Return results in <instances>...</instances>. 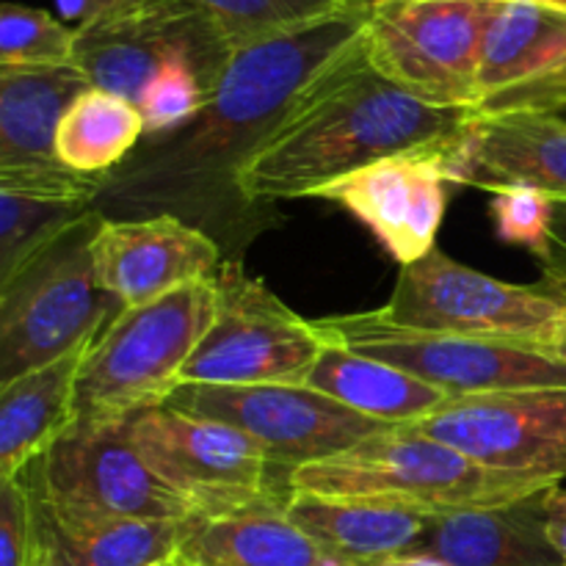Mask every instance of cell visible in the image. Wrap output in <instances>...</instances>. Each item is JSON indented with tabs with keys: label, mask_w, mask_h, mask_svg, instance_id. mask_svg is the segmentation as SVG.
I'll use <instances>...</instances> for the list:
<instances>
[{
	"label": "cell",
	"mask_w": 566,
	"mask_h": 566,
	"mask_svg": "<svg viewBox=\"0 0 566 566\" xmlns=\"http://www.w3.org/2000/svg\"><path fill=\"white\" fill-rule=\"evenodd\" d=\"M166 566H180V564H177V562H171V564H166Z\"/></svg>",
	"instance_id": "obj_40"
},
{
	"label": "cell",
	"mask_w": 566,
	"mask_h": 566,
	"mask_svg": "<svg viewBox=\"0 0 566 566\" xmlns=\"http://www.w3.org/2000/svg\"><path fill=\"white\" fill-rule=\"evenodd\" d=\"M497 0H381L365 22L376 72L442 108H475L481 48Z\"/></svg>",
	"instance_id": "obj_10"
},
{
	"label": "cell",
	"mask_w": 566,
	"mask_h": 566,
	"mask_svg": "<svg viewBox=\"0 0 566 566\" xmlns=\"http://www.w3.org/2000/svg\"><path fill=\"white\" fill-rule=\"evenodd\" d=\"M77 31L33 6H0V70H50L75 64Z\"/></svg>",
	"instance_id": "obj_28"
},
{
	"label": "cell",
	"mask_w": 566,
	"mask_h": 566,
	"mask_svg": "<svg viewBox=\"0 0 566 566\" xmlns=\"http://www.w3.org/2000/svg\"><path fill=\"white\" fill-rule=\"evenodd\" d=\"M36 523L25 479L0 481V566H33Z\"/></svg>",
	"instance_id": "obj_32"
},
{
	"label": "cell",
	"mask_w": 566,
	"mask_h": 566,
	"mask_svg": "<svg viewBox=\"0 0 566 566\" xmlns=\"http://www.w3.org/2000/svg\"><path fill=\"white\" fill-rule=\"evenodd\" d=\"M166 403L243 431L285 475L396 429L304 385H180Z\"/></svg>",
	"instance_id": "obj_11"
},
{
	"label": "cell",
	"mask_w": 566,
	"mask_h": 566,
	"mask_svg": "<svg viewBox=\"0 0 566 566\" xmlns=\"http://www.w3.org/2000/svg\"><path fill=\"white\" fill-rule=\"evenodd\" d=\"M545 523L547 539L556 547L558 556L566 562V490L564 486H551L545 495Z\"/></svg>",
	"instance_id": "obj_35"
},
{
	"label": "cell",
	"mask_w": 566,
	"mask_h": 566,
	"mask_svg": "<svg viewBox=\"0 0 566 566\" xmlns=\"http://www.w3.org/2000/svg\"><path fill=\"white\" fill-rule=\"evenodd\" d=\"M528 3H545V6H556V9H566V0H528Z\"/></svg>",
	"instance_id": "obj_39"
},
{
	"label": "cell",
	"mask_w": 566,
	"mask_h": 566,
	"mask_svg": "<svg viewBox=\"0 0 566 566\" xmlns=\"http://www.w3.org/2000/svg\"><path fill=\"white\" fill-rule=\"evenodd\" d=\"M232 44L191 0H149L127 14L77 31L75 66L92 86L138 105L166 64H186L208 97L232 59Z\"/></svg>",
	"instance_id": "obj_12"
},
{
	"label": "cell",
	"mask_w": 566,
	"mask_h": 566,
	"mask_svg": "<svg viewBox=\"0 0 566 566\" xmlns=\"http://www.w3.org/2000/svg\"><path fill=\"white\" fill-rule=\"evenodd\" d=\"M216 313L182 368L180 385H304L324 337L238 258H224Z\"/></svg>",
	"instance_id": "obj_7"
},
{
	"label": "cell",
	"mask_w": 566,
	"mask_h": 566,
	"mask_svg": "<svg viewBox=\"0 0 566 566\" xmlns=\"http://www.w3.org/2000/svg\"><path fill=\"white\" fill-rule=\"evenodd\" d=\"M446 164L453 186H531L566 202V116H475Z\"/></svg>",
	"instance_id": "obj_19"
},
{
	"label": "cell",
	"mask_w": 566,
	"mask_h": 566,
	"mask_svg": "<svg viewBox=\"0 0 566 566\" xmlns=\"http://www.w3.org/2000/svg\"><path fill=\"white\" fill-rule=\"evenodd\" d=\"M213 280L193 282L144 307H122L105 324L77 374L72 426L122 423L169 401L213 321Z\"/></svg>",
	"instance_id": "obj_3"
},
{
	"label": "cell",
	"mask_w": 566,
	"mask_h": 566,
	"mask_svg": "<svg viewBox=\"0 0 566 566\" xmlns=\"http://www.w3.org/2000/svg\"><path fill=\"white\" fill-rule=\"evenodd\" d=\"M401 429L446 442L490 470L553 486L566 479V387L451 398Z\"/></svg>",
	"instance_id": "obj_14"
},
{
	"label": "cell",
	"mask_w": 566,
	"mask_h": 566,
	"mask_svg": "<svg viewBox=\"0 0 566 566\" xmlns=\"http://www.w3.org/2000/svg\"><path fill=\"white\" fill-rule=\"evenodd\" d=\"M381 313L409 329L531 346L566 315V287L551 280L514 285L431 249L398 271Z\"/></svg>",
	"instance_id": "obj_8"
},
{
	"label": "cell",
	"mask_w": 566,
	"mask_h": 566,
	"mask_svg": "<svg viewBox=\"0 0 566 566\" xmlns=\"http://www.w3.org/2000/svg\"><path fill=\"white\" fill-rule=\"evenodd\" d=\"M365 22L363 11H340L238 48L193 122L144 138L105 177L97 197L105 219L171 213L213 235L224 252H243L269 224V213L243 199V169L310 86L363 42Z\"/></svg>",
	"instance_id": "obj_1"
},
{
	"label": "cell",
	"mask_w": 566,
	"mask_h": 566,
	"mask_svg": "<svg viewBox=\"0 0 566 566\" xmlns=\"http://www.w3.org/2000/svg\"><path fill=\"white\" fill-rule=\"evenodd\" d=\"M44 497L77 512L127 520H191L193 512L138 453L130 420L70 426L25 468Z\"/></svg>",
	"instance_id": "obj_13"
},
{
	"label": "cell",
	"mask_w": 566,
	"mask_h": 566,
	"mask_svg": "<svg viewBox=\"0 0 566 566\" xmlns=\"http://www.w3.org/2000/svg\"><path fill=\"white\" fill-rule=\"evenodd\" d=\"M451 147L376 160L318 188L313 199L346 208L379 238L401 269L412 265L437 249L448 210V186H453L446 164Z\"/></svg>",
	"instance_id": "obj_17"
},
{
	"label": "cell",
	"mask_w": 566,
	"mask_h": 566,
	"mask_svg": "<svg viewBox=\"0 0 566 566\" xmlns=\"http://www.w3.org/2000/svg\"><path fill=\"white\" fill-rule=\"evenodd\" d=\"M92 340L0 385V481L20 475L72 426L75 385Z\"/></svg>",
	"instance_id": "obj_23"
},
{
	"label": "cell",
	"mask_w": 566,
	"mask_h": 566,
	"mask_svg": "<svg viewBox=\"0 0 566 566\" xmlns=\"http://www.w3.org/2000/svg\"><path fill=\"white\" fill-rule=\"evenodd\" d=\"M147 3L149 0H55V9L66 25L81 31V28L97 25V22L136 11Z\"/></svg>",
	"instance_id": "obj_33"
},
{
	"label": "cell",
	"mask_w": 566,
	"mask_h": 566,
	"mask_svg": "<svg viewBox=\"0 0 566 566\" xmlns=\"http://www.w3.org/2000/svg\"><path fill=\"white\" fill-rule=\"evenodd\" d=\"M566 111V9L497 0L481 48L475 116Z\"/></svg>",
	"instance_id": "obj_16"
},
{
	"label": "cell",
	"mask_w": 566,
	"mask_h": 566,
	"mask_svg": "<svg viewBox=\"0 0 566 566\" xmlns=\"http://www.w3.org/2000/svg\"><path fill=\"white\" fill-rule=\"evenodd\" d=\"M191 3L224 33L232 50L296 31L340 11H354L343 0H191Z\"/></svg>",
	"instance_id": "obj_27"
},
{
	"label": "cell",
	"mask_w": 566,
	"mask_h": 566,
	"mask_svg": "<svg viewBox=\"0 0 566 566\" xmlns=\"http://www.w3.org/2000/svg\"><path fill=\"white\" fill-rule=\"evenodd\" d=\"M475 119L442 108L387 81L365 55V36L310 86L241 175V193L258 213L285 199H313L318 188L376 160L448 149Z\"/></svg>",
	"instance_id": "obj_2"
},
{
	"label": "cell",
	"mask_w": 566,
	"mask_h": 566,
	"mask_svg": "<svg viewBox=\"0 0 566 566\" xmlns=\"http://www.w3.org/2000/svg\"><path fill=\"white\" fill-rule=\"evenodd\" d=\"M33 501V566H166L177 558L188 520H127L61 506L22 470ZM193 520V517H191Z\"/></svg>",
	"instance_id": "obj_20"
},
{
	"label": "cell",
	"mask_w": 566,
	"mask_h": 566,
	"mask_svg": "<svg viewBox=\"0 0 566 566\" xmlns=\"http://www.w3.org/2000/svg\"><path fill=\"white\" fill-rule=\"evenodd\" d=\"M531 348H536V352L547 354L551 359H558V363L566 365V315L551 332H545L539 340L531 343Z\"/></svg>",
	"instance_id": "obj_36"
},
{
	"label": "cell",
	"mask_w": 566,
	"mask_h": 566,
	"mask_svg": "<svg viewBox=\"0 0 566 566\" xmlns=\"http://www.w3.org/2000/svg\"><path fill=\"white\" fill-rule=\"evenodd\" d=\"M130 434L144 462L191 506L193 517L285 509L291 501V475L232 426L160 403L130 420Z\"/></svg>",
	"instance_id": "obj_6"
},
{
	"label": "cell",
	"mask_w": 566,
	"mask_h": 566,
	"mask_svg": "<svg viewBox=\"0 0 566 566\" xmlns=\"http://www.w3.org/2000/svg\"><path fill=\"white\" fill-rule=\"evenodd\" d=\"M175 562L180 566H335L291 523L285 509L188 520Z\"/></svg>",
	"instance_id": "obj_25"
},
{
	"label": "cell",
	"mask_w": 566,
	"mask_h": 566,
	"mask_svg": "<svg viewBox=\"0 0 566 566\" xmlns=\"http://www.w3.org/2000/svg\"><path fill=\"white\" fill-rule=\"evenodd\" d=\"M88 208L94 205L0 191V282L9 280L31 254L81 219Z\"/></svg>",
	"instance_id": "obj_29"
},
{
	"label": "cell",
	"mask_w": 566,
	"mask_h": 566,
	"mask_svg": "<svg viewBox=\"0 0 566 566\" xmlns=\"http://www.w3.org/2000/svg\"><path fill=\"white\" fill-rule=\"evenodd\" d=\"M363 566H451L440 558L429 556V553H403V556H390V558H381V562H370Z\"/></svg>",
	"instance_id": "obj_37"
},
{
	"label": "cell",
	"mask_w": 566,
	"mask_h": 566,
	"mask_svg": "<svg viewBox=\"0 0 566 566\" xmlns=\"http://www.w3.org/2000/svg\"><path fill=\"white\" fill-rule=\"evenodd\" d=\"M103 221L94 205L0 282V385L94 340L122 310L94 271Z\"/></svg>",
	"instance_id": "obj_4"
},
{
	"label": "cell",
	"mask_w": 566,
	"mask_h": 566,
	"mask_svg": "<svg viewBox=\"0 0 566 566\" xmlns=\"http://www.w3.org/2000/svg\"><path fill=\"white\" fill-rule=\"evenodd\" d=\"M343 3H346L348 9H354V11H363V14H368V11L374 9L376 3H381V0H343Z\"/></svg>",
	"instance_id": "obj_38"
},
{
	"label": "cell",
	"mask_w": 566,
	"mask_h": 566,
	"mask_svg": "<svg viewBox=\"0 0 566 566\" xmlns=\"http://www.w3.org/2000/svg\"><path fill=\"white\" fill-rule=\"evenodd\" d=\"M324 340L396 365L451 398L566 387V365L517 343L479 340L398 326L379 310L313 321Z\"/></svg>",
	"instance_id": "obj_9"
},
{
	"label": "cell",
	"mask_w": 566,
	"mask_h": 566,
	"mask_svg": "<svg viewBox=\"0 0 566 566\" xmlns=\"http://www.w3.org/2000/svg\"><path fill=\"white\" fill-rule=\"evenodd\" d=\"M97 282L119 307H144L193 282L213 280L224 249L171 213L105 219L92 243Z\"/></svg>",
	"instance_id": "obj_18"
},
{
	"label": "cell",
	"mask_w": 566,
	"mask_h": 566,
	"mask_svg": "<svg viewBox=\"0 0 566 566\" xmlns=\"http://www.w3.org/2000/svg\"><path fill=\"white\" fill-rule=\"evenodd\" d=\"M324 343V352L315 359L304 387L335 398L363 418L387 426H409L451 401L448 392L426 385L396 365L363 357L340 343Z\"/></svg>",
	"instance_id": "obj_24"
},
{
	"label": "cell",
	"mask_w": 566,
	"mask_h": 566,
	"mask_svg": "<svg viewBox=\"0 0 566 566\" xmlns=\"http://www.w3.org/2000/svg\"><path fill=\"white\" fill-rule=\"evenodd\" d=\"M285 514L335 566H363L418 553L437 514L385 497L291 492Z\"/></svg>",
	"instance_id": "obj_21"
},
{
	"label": "cell",
	"mask_w": 566,
	"mask_h": 566,
	"mask_svg": "<svg viewBox=\"0 0 566 566\" xmlns=\"http://www.w3.org/2000/svg\"><path fill=\"white\" fill-rule=\"evenodd\" d=\"M553 484L501 473L457 448L415 431L387 429L291 475V492L329 497H385L431 514L473 512L547 490Z\"/></svg>",
	"instance_id": "obj_5"
},
{
	"label": "cell",
	"mask_w": 566,
	"mask_h": 566,
	"mask_svg": "<svg viewBox=\"0 0 566 566\" xmlns=\"http://www.w3.org/2000/svg\"><path fill=\"white\" fill-rule=\"evenodd\" d=\"M490 193V213L495 219L497 238L512 247L528 249L542 263L551 252L556 199L531 186H503Z\"/></svg>",
	"instance_id": "obj_30"
},
{
	"label": "cell",
	"mask_w": 566,
	"mask_h": 566,
	"mask_svg": "<svg viewBox=\"0 0 566 566\" xmlns=\"http://www.w3.org/2000/svg\"><path fill=\"white\" fill-rule=\"evenodd\" d=\"M205 103L208 92L197 72L186 64H166L138 99L147 138L169 136L186 127L205 108Z\"/></svg>",
	"instance_id": "obj_31"
},
{
	"label": "cell",
	"mask_w": 566,
	"mask_h": 566,
	"mask_svg": "<svg viewBox=\"0 0 566 566\" xmlns=\"http://www.w3.org/2000/svg\"><path fill=\"white\" fill-rule=\"evenodd\" d=\"M144 138L147 127L136 103L88 86L66 108L55 136V153L77 175L105 180L142 147Z\"/></svg>",
	"instance_id": "obj_26"
},
{
	"label": "cell",
	"mask_w": 566,
	"mask_h": 566,
	"mask_svg": "<svg viewBox=\"0 0 566 566\" xmlns=\"http://www.w3.org/2000/svg\"><path fill=\"white\" fill-rule=\"evenodd\" d=\"M547 490L503 506L437 514L418 553L451 566H566L547 539Z\"/></svg>",
	"instance_id": "obj_22"
},
{
	"label": "cell",
	"mask_w": 566,
	"mask_h": 566,
	"mask_svg": "<svg viewBox=\"0 0 566 566\" xmlns=\"http://www.w3.org/2000/svg\"><path fill=\"white\" fill-rule=\"evenodd\" d=\"M539 265L545 271V280L566 287V202H556V210H553L551 252Z\"/></svg>",
	"instance_id": "obj_34"
},
{
	"label": "cell",
	"mask_w": 566,
	"mask_h": 566,
	"mask_svg": "<svg viewBox=\"0 0 566 566\" xmlns=\"http://www.w3.org/2000/svg\"><path fill=\"white\" fill-rule=\"evenodd\" d=\"M88 86L75 64L0 70V191L97 205L105 180L77 175L55 153L61 119Z\"/></svg>",
	"instance_id": "obj_15"
}]
</instances>
